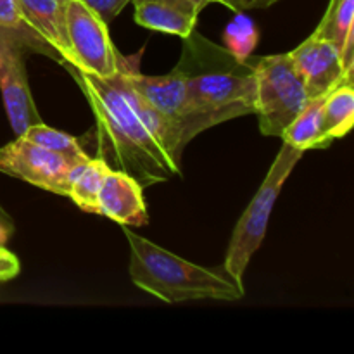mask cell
I'll return each mask as SVG.
<instances>
[{
	"label": "cell",
	"mask_w": 354,
	"mask_h": 354,
	"mask_svg": "<svg viewBox=\"0 0 354 354\" xmlns=\"http://www.w3.org/2000/svg\"><path fill=\"white\" fill-rule=\"evenodd\" d=\"M24 138H28L33 144L41 145L45 149H50V151L59 152L62 156H68L73 159H85L88 158L85 151H83L82 144L76 140L75 137H71L69 133L61 130H55V128L48 127L45 123H35L30 128L23 131Z\"/></svg>",
	"instance_id": "18"
},
{
	"label": "cell",
	"mask_w": 354,
	"mask_h": 354,
	"mask_svg": "<svg viewBox=\"0 0 354 354\" xmlns=\"http://www.w3.org/2000/svg\"><path fill=\"white\" fill-rule=\"evenodd\" d=\"M28 26L47 41L62 62H69V44L66 35V0H17Z\"/></svg>",
	"instance_id": "13"
},
{
	"label": "cell",
	"mask_w": 354,
	"mask_h": 354,
	"mask_svg": "<svg viewBox=\"0 0 354 354\" xmlns=\"http://www.w3.org/2000/svg\"><path fill=\"white\" fill-rule=\"evenodd\" d=\"M315 31L339 45L344 66L354 73V0H330Z\"/></svg>",
	"instance_id": "15"
},
{
	"label": "cell",
	"mask_w": 354,
	"mask_h": 354,
	"mask_svg": "<svg viewBox=\"0 0 354 354\" xmlns=\"http://www.w3.org/2000/svg\"><path fill=\"white\" fill-rule=\"evenodd\" d=\"M324 97H311L306 106L299 111L296 118L287 124L280 138L283 144H289L299 151H310V149H328L334 142L325 131L324 120H322V104Z\"/></svg>",
	"instance_id": "14"
},
{
	"label": "cell",
	"mask_w": 354,
	"mask_h": 354,
	"mask_svg": "<svg viewBox=\"0 0 354 354\" xmlns=\"http://www.w3.org/2000/svg\"><path fill=\"white\" fill-rule=\"evenodd\" d=\"M0 26L7 28V30H12L16 33L23 35L24 38H28L30 41H33L38 47L40 54L48 55V57L55 59L57 62H61V57H59L57 52L47 44V41L41 40L33 30L26 24V21L23 19L19 10V3L17 0H0Z\"/></svg>",
	"instance_id": "20"
},
{
	"label": "cell",
	"mask_w": 354,
	"mask_h": 354,
	"mask_svg": "<svg viewBox=\"0 0 354 354\" xmlns=\"http://www.w3.org/2000/svg\"><path fill=\"white\" fill-rule=\"evenodd\" d=\"M213 2L221 3V6L228 7V9L239 14L252 9H268V7L275 6L280 0H213Z\"/></svg>",
	"instance_id": "23"
},
{
	"label": "cell",
	"mask_w": 354,
	"mask_h": 354,
	"mask_svg": "<svg viewBox=\"0 0 354 354\" xmlns=\"http://www.w3.org/2000/svg\"><path fill=\"white\" fill-rule=\"evenodd\" d=\"M21 272L19 258L3 245L0 248V283L16 279Z\"/></svg>",
	"instance_id": "22"
},
{
	"label": "cell",
	"mask_w": 354,
	"mask_h": 354,
	"mask_svg": "<svg viewBox=\"0 0 354 354\" xmlns=\"http://www.w3.org/2000/svg\"><path fill=\"white\" fill-rule=\"evenodd\" d=\"M256 71V106L259 131L265 137H280L287 124L310 100L289 52L251 55Z\"/></svg>",
	"instance_id": "5"
},
{
	"label": "cell",
	"mask_w": 354,
	"mask_h": 354,
	"mask_svg": "<svg viewBox=\"0 0 354 354\" xmlns=\"http://www.w3.org/2000/svg\"><path fill=\"white\" fill-rule=\"evenodd\" d=\"M109 169V165L100 158L86 159L73 178L68 199L86 213L99 214V192Z\"/></svg>",
	"instance_id": "17"
},
{
	"label": "cell",
	"mask_w": 354,
	"mask_h": 354,
	"mask_svg": "<svg viewBox=\"0 0 354 354\" xmlns=\"http://www.w3.org/2000/svg\"><path fill=\"white\" fill-rule=\"evenodd\" d=\"M88 158H68L33 144L23 135H16L12 142L0 147V173L47 192L68 197L76 171Z\"/></svg>",
	"instance_id": "7"
},
{
	"label": "cell",
	"mask_w": 354,
	"mask_h": 354,
	"mask_svg": "<svg viewBox=\"0 0 354 354\" xmlns=\"http://www.w3.org/2000/svg\"><path fill=\"white\" fill-rule=\"evenodd\" d=\"M88 9H92L104 23L109 24L131 0H80Z\"/></svg>",
	"instance_id": "21"
},
{
	"label": "cell",
	"mask_w": 354,
	"mask_h": 354,
	"mask_svg": "<svg viewBox=\"0 0 354 354\" xmlns=\"http://www.w3.org/2000/svg\"><path fill=\"white\" fill-rule=\"evenodd\" d=\"M192 2H196L197 6L201 7V9H204V7H206V6H209V3L213 2V0H192Z\"/></svg>",
	"instance_id": "25"
},
{
	"label": "cell",
	"mask_w": 354,
	"mask_h": 354,
	"mask_svg": "<svg viewBox=\"0 0 354 354\" xmlns=\"http://www.w3.org/2000/svg\"><path fill=\"white\" fill-rule=\"evenodd\" d=\"M322 120L330 138H342L354 124V88L353 82H344L325 93L322 104Z\"/></svg>",
	"instance_id": "16"
},
{
	"label": "cell",
	"mask_w": 354,
	"mask_h": 354,
	"mask_svg": "<svg viewBox=\"0 0 354 354\" xmlns=\"http://www.w3.org/2000/svg\"><path fill=\"white\" fill-rule=\"evenodd\" d=\"M33 52L40 54L33 41L0 26V92L7 118L16 135L41 121L31 97L26 73V54Z\"/></svg>",
	"instance_id": "9"
},
{
	"label": "cell",
	"mask_w": 354,
	"mask_h": 354,
	"mask_svg": "<svg viewBox=\"0 0 354 354\" xmlns=\"http://www.w3.org/2000/svg\"><path fill=\"white\" fill-rule=\"evenodd\" d=\"M66 35L68 64L100 78L118 75L121 55L111 41L107 23L80 0H66Z\"/></svg>",
	"instance_id": "8"
},
{
	"label": "cell",
	"mask_w": 354,
	"mask_h": 354,
	"mask_svg": "<svg viewBox=\"0 0 354 354\" xmlns=\"http://www.w3.org/2000/svg\"><path fill=\"white\" fill-rule=\"evenodd\" d=\"M130 244V279L133 286L162 303L216 299L239 301L245 296L244 283L235 280L223 265L206 268L196 265L121 225Z\"/></svg>",
	"instance_id": "3"
},
{
	"label": "cell",
	"mask_w": 354,
	"mask_h": 354,
	"mask_svg": "<svg viewBox=\"0 0 354 354\" xmlns=\"http://www.w3.org/2000/svg\"><path fill=\"white\" fill-rule=\"evenodd\" d=\"M289 55L310 99L325 95L341 83L353 82L354 73L344 66L339 45L317 31L290 50Z\"/></svg>",
	"instance_id": "10"
},
{
	"label": "cell",
	"mask_w": 354,
	"mask_h": 354,
	"mask_svg": "<svg viewBox=\"0 0 354 354\" xmlns=\"http://www.w3.org/2000/svg\"><path fill=\"white\" fill-rule=\"evenodd\" d=\"M175 69L183 78L190 102L206 130L254 114L256 71L251 55L241 61L194 30L183 38Z\"/></svg>",
	"instance_id": "2"
},
{
	"label": "cell",
	"mask_w": 354,
	"mask_h": 354,
	"mask_svg": "<svg viewBox=\"0 0 354 354\" xmlns=\"http://www.w3.org/2000/svg\"><path fill=\"white\" fill-rule=\"evenodd\" d=\"M301 158H303V151L289 144H283L275 161L270 166L265 180L259 185L258 192L254 194L249 206L239 218L223 261V268L239 282L244 283V273L248 270L249 261L265 241L268 221L277 199Z\"/></svg>",
	"instance_id": "4"
},
{
	"label": "cell",
	"mask_w": 354,
	"mask_h": 354,
	"mask_svg": "<svg viewBox=\"0 0 354 354\" xmlns=\"http://www.w3.org/2000/svg\"><path fill=\"white\" fill-rule=\"evenodd\" d=\"M14 230H16V225H14L12 216L0 206V248H3L9 242Z\"/></svg>",
	"instance_id": "24"
},
{
	"label": "cell",
	"mask_w": 354,
	"mask_h": 354,
	"mask_svg": "<svg viewBox=\"0 0 354 354\" xmlns=\"http://www.w3.org/2000/svg\"><path fill=\"white\" fill-rule=\"evenodd\" d=\"M62 66L82 86L95 116L97 158L133 176L144 189L182 173V158L165 121L120 71L100 78L68 62Z\"/></svg>",
	"instance_id": "1"
},
{
	"label": "cell",
	"mask_w": 354,
	"mask_h": 354,
	"mask_svg": "<svg viewBox=\"0 0 354 354\" xmlns=\"http://www.w3.org/2000/svg\"><path fill=\"white\" fill-rule=\"evenodd\" d=\"M135 23L147 30L176 35L183 40L196 30L201 7L192 0H131Z\"/></svg>",
	"instance_id": "12"
},
{
	"label": "cell",
	"mask_w": 354,
	"mask_h": 354,
	"mask_svg": "<svg viewBox=\"0 0 354 354\" xmlns=\"http://www.w3.org/2000/svg\"><path fill=\"white\" fill-rule=\"evenodd\" d=\"M99 216H106L127 227L149 223L144 187L120 169H109L99 192Z\"/></svg>",
	"instance_id": "11"
},
{
	"label": "cell",
	"mask_w": 354,
	"mask_h": 354,
	"mask_svg": "<svg viewBox=\"0 0 354 354\" xmlns=\"http://www.w3.org/2000/svg\"><path fill=\"white\" fill-rule=\"evenodd\" d=\"M120 73L128 85L161 116L171 137L173 149L182 158L189 142L206 131V128L190 102L180 73L173 68L162 76L142 75L137 66L124 57H120Z\"/></svg>",
	"instance_id": "6"
},
{
	"label": "cell",
	"mask_w": 354,
	"mask_h": 354,
	"mask_svg": "<svg viewBox=\"0 0 354 354\" xmlns=\"http://www.w3.org/2000/svg\"><path fill=\"white\" fill-rule=\"evenodd\" d=\"M259 41V31L244 12H239V16L225 28L223 31V44L230 54L235 57L245 61Z\"/></svg>",
	"instance_id": "19"
}]
</instances>
